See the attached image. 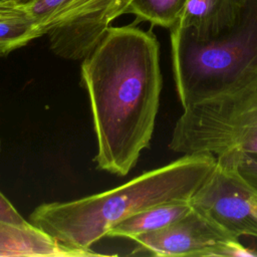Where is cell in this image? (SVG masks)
<instances>
[{
    "label": "cell",
    "instance_id": "cell-1",
    "mask_svg": "<svg viewBox=\"0 0 257 257\" xmlns=\"http://www.w3.org/2000/svg\"><path fill=\"white\" fill-rule=\"evenodd\" d=\"M96 139L97 169L120 177L150 146L162 91L160 45L151 31L109 27L82 59Z\"/></svg>",
    "mask_w": 257,
    "mask_h": 257
},
{
    "label": "cell",
    "instance_id": "cell-2",
    "mask_svg": "<svg viewBox=\"0 0 257 257\" xmlns=\"http://www.w3.org/2000/svg\"><path fill=\"white\" fill-rule=\"evenodd\" d=\"M216 165L210 154L184 155L113 189L66 202L37 206L29 222L59 242L82 250L119 222L151 207L190 201Z\"/></svg>",
    "mask_w": 257,
    "mask_h": 257
},
{
    "label": "cell",
    "instance_id": "cell-3",
    "mask_svg": "<svg viewBox=\"0 0 257 257\" xmlns=\"http://www.w3.org/2000/svg\"><path fill=\"white\" fill-rule=\"evenodd\" d=\"M172 66L183 108L257 78V0H229L199 25L171 29Z\"/></svg>",
    "mask_w": 257,
    "mask_h": 257
},
{
    "label": "cell",
    "instance_id": "cell-4",
    "mask_svg": "<svg viewBox=\"0 0 257 257\" xmlns=\"http://www.w3.org/2000/svg\"><path fill=\"white\" fill-rule=\"evenodd\" d=\"M169 149L183 155H257V78L184 108Z\"/></svg>",
    "mask_w": 257,
    "mask_h": 257
},
{
    "label": "cell",
    "instance_id": "cell-5",
    "mask_svg": "<svg viewBox=\"0 0 257 257\" xmlns=\"http://www.w3.org/2000/svg\"><path fill=\"white\" fill-rule=\"evenodd\" d=\"M190 203L233 237L257 239V189L239 173L233 154L216 158Z\"/></svg>",
    "mask_w": 257,
    "mask_h": 257
},
{
    "label": "cell",
    "instance_id": "cell-6",
    "mask_svg": "<svg viewBox=\"0 0 257 257\" xmlns=\"http://www.w3.org/2000/svg\"><path fill=\"white\" fill-rule=\"evenodd\" d=\"M132 0H70L46 27L50 49L64 59H84L105 35L109 24L125 14Z\"/></svg>",
    "mask_w": 257,
    "mask_h": 257
},
{
    "label": "cell",
    "instance_id": "cell-7",
    "mask_svg": "<svg viewBox=\"0 0 257 257\" xmlns=\"http://www.w3.org/2000/svg\"><path fill=\"white\" fill-rule=\"evenodd\" d=\"M229 239L238 238L193 208L183 218L133 241L136 251L153 256L209 257L216 245Z\"/></svg>",
    "mask_w": 257,
    "mask_h": 257
},
{
    "label": "cell",
    "instance_id": "cell-8",
    "mask_svg": "<svg viewBox=\"0 0 257 257\" xmlns=\"http://www.w3.org/2000/svg\"><path fill=\"white\" fill-rule=\"evenodd\" d=\"M99 255L92 250L67 246L30 222L15 224L0 220V257H80Z\"/></svg>",
    "mask_w": 257,
    "mask_h": 257
},
{
    "label": "cell",
    "instance_id": "cell-9",
    "mask_svg": "<svg viewBox=\"0 0 257 257\" xmlns=\"http://www.w3.org/2000/svg\"><path fill=\"white\" fill-rule=\"evenodd\" d=\"M193 209L190 201H176L160 204L141 211L119 222L107 231V237H121L134 240L138 236L164 228L183 218Z\"/></svg>",
    "mask_w": 257,
    "mask_h": 257
},
{
    "label": "cell",
    "instance_id": "cell-10",
    "mask_svg": "<svg viewBox=\"0 0 257 257\" xmlns=\"http://www.w3.org/2000/svg\"><path fill=\"white\" fill-rule=\"evenodd\" d=\"M187 3L188 0H132L125 13L171 29L179 22Z\"/></svg>",
    "mask_w": 257,
    "mask_h": 257
},
{
    "label": "cell",
    "instance_id": "cell-11",
    "mask_svg": "<svg viewBox=\"0 0 257 257\" xmlns=\"http://www.w3.org/2000/svg\"><path fill=\"white\" fill-rule=\"evenodd\" d=\"M39 26L26 14L0 19V57L42 36Z\"/></svg>",
    "mask_w": 257,
    "mask_h": 257
},
{
    "label": "cell",
    "instance_id": "cell-12",
    "mask_svg": "<svg viewBox=\"0 0 257 257\" xmlns=\"http://www.w3.org/2000/svg\"><path fill=\"white\" fill-rule=\"evenodd\" d=\"M229 0H188L177 24L199 25L205 23L223 10Z\"/></svg>",
    "mask_w": 257,
    "mask_h": 257
},
{
    "label": "cell",
    "instance_id": "cell-13",
    "mask_svg": "<svg viewBox=\"0 0 257 257\" xmlns=\"http://www.w3.org/2000/svg\"><path fill=\"white\" fill-rule=\"evenodd\" d=\"M70 0H28L22 4L26 14L39 26L41 32L46 34V27L51 18Z\"/></svg>",
    "mask_w": 257,
    "mask_h": 257
},
{
    "label": "cell",
    "instance_id": "cell-14",
    "mask_svg": "<svg viewBox=\"0 0 257 257\" xmlns=\"http://www.w3.org/2000/svg\"><path fill=\"white\" fill-rule=\"evenodd\" d=\"M257 256V250L244 246L239 239H229L216 245L209 257H253Z\"/></svg>",
    "mask_w": 257,
    "mask_h": 257
},
{
    "label": "cell",
    "instance_id": "cell-15",
    "mask_svg": "<svg viewBox=\"0 0 257 257\" xmlns=\"http://www.w3.org/2000/svg\"><path fill=\"white\" fill-rule=\"evenodd\" d=\"M239 173L257 189V155L233 154Z\"/></svg>",
    "mask_w": 257,
    "mask_h": 257
},
{
    "label": "cell",
    "instance_id": "cell-16",
    "mask_svg": "<svg viewBox=\"0 0 257 257\" xmlns=\"http://www.w3.org/2000/svg\"><path fill=\"white\" fill-rule=\"evenodd\" d=\"M0 220L15 223V224H25L26 221L15 209V207L10 203V201L0 192Z\"/></svg>",
    "mask_w": 257,
    "mask_h": 257
},
{
    "label": "cell",
    "instance_id": "cell-17",
    "mask_svg": "<svg viewBox=\"0 0 257 257\" xmlns=\"http://www.w3.org/2000/svg\"><path fill=\"white\" fill-rule=\"evenodd\" d=\"M26 15L25 8L15 0L0 2V19Z\"/></svg>",
    "mask_w": 257,
    "mask_h": 257
},
{
    "label": "cell",
    "instance_id": "cell-18",
    "mask_svg": "<svg viewBox=\"0 0 257 257\" xmlns=\"http://www.w3.org/2000/svg\"><path fill=\"white\" fill-rule=\"evenodd\" d=\"M15 1H17V2L20 3V4H24V3H26L28 0H15Z\"/></svg>",
    "mask_w": 257,
    "mask_h": 257
},
{
    "label": "cell",
    "instance_id": "cell-19",
    "mask_svg": "<svg viewBox=\"0 0 257 257\" xmlns=\"http://www.w3.org/2000/svg\"><path fill=\"white\" fill-rule=\"evenodd\" d=\"M2 1H9V0H0V2H2Z\"/></svg>",
    "mask_w": 257,
    "mask_h": 257
},
{
    "label": "cell",
    "instance_id": "cell-20",
    "mask_svg": "<svg viewBox=\"0 0 257 257\" xmlns=\"http://www.w3.org/2000/svg\"><path fill=\"white\" fill-rule=\"evenodd\" d=\"M0 151H1V141H0Z\"/></svg>",
    "mask_w": 257,
    "mask_h": 257
}]
</instances>
